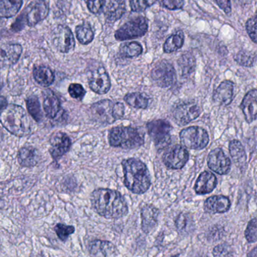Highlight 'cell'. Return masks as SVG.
Masks as SVG:
<instances>
[{
    "instance_id": "1",
    "label": "cell",
    "mask_w": 257,
    "mask_h": 257,
    "mask_svg": "<svg viewBox=\"0 0 257 257\" xmlns=\"http://www.w3.org/2000/svg\"><path fill=\"white\" fill-rule=\"evenodd\" d=\"M94 210L107 219H119L127 215L128 207L119 192L110 189L95 190L91 196Z\"/></svg>"
},
{
    "instance_id": "2",
    "label": "cell",
    "mask_w": 257,
    "mask_h": 257,
    "mask_svg": "<svg viewBox=\"0 0 257 257\" xmlns=\"http://www.w3.org/2000/svg\"><path fill=\"white\" fill-rule=\"evenodd\" d=\"M124 172V184L135 194L146 193L151 186L150 174L147 166L135 158L124 160L122 163Z\"/></svg>"
},
{
    "instance_id": "3",
    "label": "cell",
    "mask_w": 257,
    "mask_h": 257,
    "mask_svg": "<svg viewBox=\"0 0 257 257\" xmlns=\"http://www.w3.org/2000/svg\"><path fill=\"white\" fill-rule=\"evenodd\" d=\"M0 121L6 130L15 136L23 137L31 133L30 118L19 105H7L0 114Z\"/></svg>"
},
{
    "instance_id": "4",
    "label": "cell",
    "mask_w": 257,
    "mask_h": 257,
    "mask_svg": "<svg viewBox=\"0 0 257 257\" xmlns=\"http://www.w3.org/2000/svg\"><path fill=\"white\" fill-rule=\"evenodd\" d=\"M109 142L112 147L131 150L140 148L144 144V135L131 126H116L109 133Z\"/></svg>"
},
{
    "instance_id": "5",
    "label": "cell",
    "mask_w": 257,
    "mask_h": 257,
    "mask_svg": "<svg viewBox=\"0 0 257 257\" xmlns=\"http://www.w3.org/2000/svg\"><path fill=\"white\" fill-rule=\"evenodd\" d=\"M90 112L95 121L111 124L124 117L125 107L121 102L104 99L94 103L91 106Z\"/></svg>"
},
{
    "instance_id": "6",
    "label": "cell",
    "mask_w": 257,
    "mask_h": 257,
    "mask_svg": "<svg viewBox=\"0 0 257 257\" xmlns=\"http://www.w3.org/2000/svg\"><path fill=\"white\" fill-rule=\"evenodd\" d=\"M49 14V5L45 0H35L27 6L15 22V25L26 24L28 27H34L45 20Z\"/></svg>"
},
{
    "instance_id": "7",
    "label": "cell",
    "mask_w": 257,
    "mask_h": 257,
    "mask_svg": "<svg viewBox=\"0 0 257 257\" xmlns=\"http://www.w3.org/2000/svg\"><path fill=\"white\" fill-rule=\"evenodd\" d=\"M180 138L182 145L185 148L192 150L204 149L210 142L208 132L199 126L184 128L180 133Z\"/></svg>"
},
{
    "instance_id": "8",
    "label": "cell",
    "mask_w": 257,
    "mask_h": 257,
    "mask_svg": "<svg viewBox=\"0 0 257 257\" xmlns=\"http://www.w3.org/2000/svg\"><path fill=\"white\" fill-rule=\"evenodd\" d=\"M148 28V20L144 17H137L122 26L115 33V37L118 41H126L141 37L146 34Z\"/></svg>"
},
{
    "instance_id": "9",
    "label": "cell",
    "mask_w": 257,
    "mask_h": 257,
    "mask_svg": "<svg viewBox=\"0 0 257 257\" xmlns=\"http://www.w3.org/2000/svg\"><path fill=\"white\" fill-rule=\"evenodd\" d=\"M146 128L155 146L163 148L170 143V133L173 128L167 120H152L146 124Z\"/></svg>"
},
{
    "instance_id": "10",
    "label": "cell",
    "mask_w": 257,
    "mask_h": 257,
    "mask_svg": "<svg viewBox=\"0 0 257 257\" xmlns=\"http://www.w3.org/2000/svg\"><path fill=\"white\" fill-rule=\"evenodd\" d=\"M151 77L158 87L162 88L172 87L176 79V71L172 63L161 60L154 66Z\"/></svg>"
},
{
    "instance_id": "11",
    "label": "cell",
    "mask_w": 257,
    "mask_h": 257,
    "mask_svg": "<svg viewBox=\"0 0 257 257\" xmlns=\"http://www.w3.org/2000/svg\"><path fill=\"white\" fill-rule=\"evenodd\" d=\"M202 111L200 105L196 102H184L175 106L172 114L176 123L180 126H184L198 118Z\"/></svg>"
},
{
    "instance_id": "12",
    "label": "cell",
    "mask_w": 257,
    "mask_h": 257,
    "mask_svg": "<svg viewBox=\"0 0 257 257\" xmlns=\"http://www.w3.org/2000/svg\"><path fill=\"white\" fill-rule=\"evenodd\" d=\"M53 45L57 51L62 53H68L75 48V39L73 34L69 27L64 25H58L51 35Z\"/></svg>"
},
{
    "instance_id": "13",
    "label": "cell",
    "mask_w": 257,
    "mask_h": 257,
    "mask_svg": "<svg viewBox=\"0 0 257 257\" xmlns=\"http://www.w3.org/2000/svg\"><path fill=\"white\" fill-rule=\"evenodd\" d=\"M190 158V154L184 147L175 145L168 148L163 156V163L168 169L178 170L185 166Z\"/></svg>"
},
{
    "instance_id": "14",
    "label": "cell",
    "mask_w": 257,
    "mask_h": 257,
    "mask_svg": "<svg viewBox=\"0 0 257 257\" xmlns=\"http://www.w3.org/2000/svg\"><path fill=\"white\" fill-rule=\"evenodd\" d=\"M89 87L98 94H105L111 87L110 76L103 66H97L89 75Z\"/></svg>"
},
{
    "instance_id": "15",
    "label": "cell",
    "mask_w": 257,
    "mask_h": 257,
    "mask_svg": "<svg viewBox=\"0 0 257 257\" xmlns=\"http://www.w3.org/2000/svg\"><path fill=\"white\" fill-rule=\"evenodd\" d=\"M208 166L211 170L220 175H227L231 169L232 163L221 148H215L209 153Z\"/></svg>"
},
{
    "instance_id": "16",
    "label": "cell",
    "mask_w": 257,
    "mask_h": 257,
    "mask_svg": "<svg viewBox=\"0 0 257 257\" xmlns=\"http://www.w3.org/2000/svg\"><path fill=\"white\" fill-rule=\"evenodd\" d=\"M19 44L7 43L0 45V69L10 67L19 60L22 54Z\"/></svg>"
},
{
    "instance_id": "17",
    "label": "cell",
    "mask_w": 257,
    "mask_h": 257,
    "mask_svg": "<svg viewBox=\"0 0 257 257\" xmlns=\"http://www.w3.org/2000/svg\"><path fill=\"white\" fill-rule=\"evenodd\" d=\"M50 145L51 148L49 151L51 157L54 160H58L69 151L71 147V140L67 135L58 132L51 136Z\"/></svg>"
},
{
    "instance_id": "18",
    "label": "cell",
    "mask_w": 257,
    "mask_h": 257,
    "mask_svg": "<svg viewBox=\"0 0 257 257\" xmlns=\"http://www.w3.org/2000/svg\"><path fill=\"white\" fill-rule=\"evenodd\" d=\"M234 83L226 80L214 90L213 100L217 105L227 106L233 100Z\"/></svg>"
},
{
    "instance_id": "19",
    "label": "cell",
    "mask_w": 257,
    "mask_h": 257,
    "mask_svg": "<svg viewBox=\"0 0 257 257\" xmlns=\"http://www.w3.org/2000/svg\"><path fill=\"white\" fill-rule=\"evenodd\" d=\"M257 91L256 89L250 90L244 96L240 108L244 115L246 121L248 123H253L256 119Z\"/></svg>"
},
{
    "instance_id": "20",
    "label": "cell",
    "mask_w": 257,
    "mask_h": 257,
    "mask_svg": "<svg viewBox=\"0 0 257 257\" xmlns=\"http://www.w3.org/2000/svg\"><path fill=\"white\" fill-rule=\"evenodd\" d=\"M231 207L229 198L224 196H213L205 202L204 208L209 214H223L227 212Z\"/></svg>"
},
{
    "instance_id": "21",
    "label": "cell",
    "mask_w": 257,
    "mask_h": 257,
    "mask_svg": "<svg viewBox=\"0 0 257 257\" xmlns=\"http://www.w3.org/2000/svg\"><path fill=\"white\" fill-rule=\"evenodd\" d=\"M217 185V178L212 172H205L200 174L196 184L195 191L198 195H205L211 193Z\"/></svg>"
},
{
    "instance_id": "22",
    "label": "cell",
    "mask_w": 257,
    "mask_h": 257,
    "mask_svg": "<svg viewBox=\"0 0 257 257\" xmlns=\"http://www.w3.org/2000/svg\"><path fill=\"white\" fill-rule=\"evenodd\" d=\"M159 211L152 205H146L142 208V229L145 233L148 234L153 230L158 223Z\"/></svg>"
},
{
    "instance_id": "23",
    "label": "cell",
    "mask_w": 257,
    "mask_h": 257,
    "mask_svg": "<svg viewBox=\"0 0 257 257\" xmlns=\"http://www.w3.org/2000/svg\"><path fill=\"white\" fill-rule=\"evenodd\" d=\"M89 251L95 257H112L117 253V249L110 241L95 240L91 243Z\"/></svg>"
},
{
    "instance_id": "24",
    "label": "cell",
    "mask_w": 257,
    "mask_h": 257,
    "mask_svg": "<svg viewBox=\"0 0 257 257\" xmlns=\"http://www.w3.org/2000/svg\"><path fill=\"white\" fill-rule=\"evenodd\" d=\"M43 108L47 117L54 118L60 111V104L55 93L51 90L43 93Z\"/></svg>"
},
{
    "instance_id": "25",
    "label": "cell",
    "mask_w": 257,
    "mask_h": 257,
    "mask_svg": "<svg viewBox=\"0 0 257 257\" xmlns=\"http://www.w3.org/2000/svg\"><path fill=\"white\" fill-rule=\"evenodd\" d=\"M125 10V0H110L106 9V21L108 24H113L123 16Z\"/></svg>"
},
{
    "instance_id": "26",
    "label": "cell",
    "mask_w": 257,
    "mask_h": 257,
    "mask_svg": "<svg viewBox=\"0 0 257 257\" xmlns=\"http://www.w3.org/2000/svg\"><path fill=\"white\" fill-rule=\"evenodd\" d=\"M229 153L237 167L244 169L247 165V156L242 144L238 140L231 141L229 143Z\"/></svg>"
},
{
    "instance_id": "27",
    "label": "cell",
    "mask_w": 257,
    "mask_h": 257,
    "mask_svg": "<svg viewBox=\"0 0 257 257\" xmlns=\"http://www.w3.org/2000/svg\"><path fill=\"white\" fill-rule=\"evenodd\" d=\"M39 160L37 150L33 147H23L18 152V162L22 166H35L37 164Z\"/></svg>"
},
{
    "instance_id": "28",
    "label": "cell",
    "mask_w": 257,
    "mask_h": 257,
    "mask_svg": "<svg viewBox=\"0 0 257 257\" xmlns=\"http://www.w3.org/2000/svg\"><path fill=\"white\" fill-rule=\"evenodd\" d=\"M24 0H0V18H10L16 15Z\"/></svg>"
},
{
    "instance_id": "29",
    "label": "cell",
    "mask_w": 257,
    "mask_h": 257,
    "mask_svg": "<svg viewBox=\"0 0 257 257\" xmlns=\"http://www.w3.org/2000/svg\"><path fill=\"white\" fill-rule=\"evenodd\" d=\"M33 78L38 84L43 87H48L54 81V75L50 68L39 66L33 69Z\"/></svg>"
},
{
    "instance_id": "30",
    "label": "cell",
    "mask_w": 257,
    "mask_h": 257,
    "mask_svg": "<svg viewBox=\"0 0 257 257\" xmlns=\"http://www.w3.org/2000/svg\"><path fill=\"white\" fill-rule=\"evenodd\" d=\"M124 100L128 105L137 109H146L149 105V98L140 93H128Z\"/></svg>"
},
{
    "instance_id": "31",
    "label": "cell",
    "mask_w": 257,
    "mask_h": 257,
    "mask_svg": "<svg viewBox=\"0 0 257 257\" xmlns=\"http://www.w3.org/2000/svg\"><path fill=\"white\" fill-rule=\"evenodd\" d=\"M184 43V33L181 30H178L172 34L163 45V50L167 54L175 52L182 48Z\"/></svg>"
},
{
    "instance_id": "32",
    "label": "cell",
    "mask_w": 257,
    "mask_h": 257,
    "mask_svg": "<svg viewBox=\"0 0 257 257\" xmlns=\"http://www.w3.org/2000/svg\"><path fill=\"white\" fill-rule=\"evenodd\" d=\"M143 53V47L138 42H126L122 44L119 48V54L125 58H134Z\"/></svg>"
},
{
    "instance_id": "33",
    "label": "cell",
    "mask_w": 257,
    "mask_h": 257,
    "mask_svg": "<svg viewBox=\"0 0 257 257\" xmlns=\"http://www.w3.org/2000/svg\"><path fill=\"white\" fill-rule=\"evenodd\" d=\"M77 39L82 45H89L93 41L95 33L89 24H82L75 28Z\"/></svg>"
},
{
    "instance_id": "34",
    "label": "cell",
    "mask_w": 257,
    "mask_h": 257,
    "mask_svg": "<svg viewBox=\"0 0 257 257\" xmlns=\"http://www.w3.org/2000/svg\"><path fill=\"white\" fill-rule=\"evenodd\" d=\"M178 231L182 233H189L194 229L193 217L188 213H181L175 221Z\"/></svg>"
},
{
    "instance_id": "35",
    "label": "cell",
    "mask_w": 257,
    "mask_h": 257,
    "mask_svg": "<svg viewBox=\"0 0 257 257\" xmlns=\"http://www.w3.org/2000/svg\"><path fill=\"white\" fill-rule=\"evenodd\" d=\"M178 64L182 70L183 75L186 76L190 75L194 71L196 67V59L193 54L186 53L178 60Z\"/></svg>"
},
{
    "instance_id": "36",
    "label": "cell",
    "mask_w": 257,
    "mask_h": 257,
    "mask_svg": "<svg viewBox=\"0 0 257 257\" xmlns=\"http://www.w3.org/2000/svg\"><path fill=\"white\" fill-rule=\"evenodd\" d=\"M27 108L30 115L36 121L40 122L42 120V111L41 109L40 103L36 96H31L26 101Z\"/></svg>"
},
{
    "instance_id": "37",
    "label": "cell",
    "mask_w": 257,
    "mask_h": 257,
    "mask_svg": "<svg viewBox=\"0 0 257 257\" xmlns=\"http://www.w3.org/2000/svg\"><path fill=\"white\" fill-rule=\"evenodd\" d=\"M235 61L242 66L251 67L254 64L256 56L247 51H241L235 57Z\"/></svg>"
},
{
    "instance_id": "38",
    "label": "cell",
    "mask_w": 257,
    "mask_h": 257,
    "mask_svg": "<svg viewBox=\"0 0 257 257\" xmlns=\"http://www.w3.org/2000/svg\"><path fill=\"white\" fill-rule=\"evenodd\" d=\"M158 0H129L131 10L134 12H143L153 6Z\"/></svg>"
},
{
    "instance_id": "39",
    "label": "cell",
    "mask_w": 257,
    "mask_h": 257,
    "mask_svg": "<svg viewBox=\"0 0 257 257\" xmlns=\"http://www.w3.org/2000/svg\"><path fill=\"white\" fill-rule=\"evenodd\" d=\"M54 230H55L59 238L61 241H65L67 240L71 234L75 232V228L72 226H66V225L62 224V223H58V224L56 225Z\"/></svg>"
},
{
    "instance_id": "40",
    "label": "cell",
    "mask_w": 257,
    "mask_h": 257,
    "mask_svg": "<svg viewBox=\"0 0 257 257\" xmlns=\"http://www.w3.org/2000/svg\"><path fill=\"white\" fill-rule=\"evenodd\" d=\"M68 90L71 97L77 100H82L83 98L85 96V90L79 84H71Z\"/></svg>"
},
{
    "instance_id": "41",
    "label": "cell",
    "mask_w": 257,
    "mask_h": 257,
    "mask_svg": "<svg viewBox=\"0 0 257 257\" xmlns=\"http://www.w3.org/2000/svg\"><path fill=\"white\" fill-rule=\"evenodd\" d=\"M256 219L253 218L247 225V229L245 231L246 239L250 243L256 242Z\"/></svg>"
},
{
    "instance_id": "42",
    "label": "cell",
    "mask_w": 257,
    "mask_h": 257,
    "mask_svg": "<svg viewBox=\"0 0 257 257\" xmlns=\"http://www.w3.org/2000/svg\"><path fill=\"white\" fill-rule=\"evenodd\" d=\"M88 9L93 14H99L104 9L106 0H84Z\"/></svg>"
},
{
    "instance_id": "43",
    "label": "cell",
    "mask_w": 257,
    "mask_h": 257,
    "mask_svg": "<svg viewBox=\"0 0 257 257\" xmlns=\"http://www.w3.org/2000/svg\"><path fill=\"white\" fill-rule=\"evenodd\" d=\"M246 29H247V33L250 36L251 40L254 43L257 42V33H256V15L253 18H250L247 21L246 24Z\"/></svg>"
},
{
    "instance_id": "44",
    "label": "cell",
    "mask_w": 257,
    "mask_h": 257,
    "mask_svg": "<svg viewBox=\"0 0 257 257\" xmlns=\"http://www.w3.org/2000/svg\"><path fill=\"white\" fill-rule=\"evenodd\" d=\"M162 7L169 10H178L184 6V0H158Z\"/></svg>"
},
{
    "instance_id": "45",
    "label": "cell",
    "mask_w": 257,
    "mask_h": 257,
    "mask_svg": "<svg viewBox=\"0 0 257 257\" xmlns=\"http://www.w3.org/2000/svg\"><path fill=\"white\" fill-rule=\"evenodd\" d=\"M231 253L232 252H231L230 247L226 244H222L217 246L214 249L213 254L214 257H229Z\"/></svg>"
},
{
    "instance_id": "46",
    "label": "cell",
    "mask_w": 257,
    "mask_h": 257,
    "mask_svg": "<svg viewBox=\"0 0 257 257\" xmlns=\"http://www.w3.org/2000/svg\"><path fill=\"white\" fill-rule=\"evenodd\" d=\"M217 6L226 14H229L232 11V4L231 0H214Z\"/></svg>"
},
{
    "instance_id": "47",
    "label": "cell",
    "mask_w": 257,
    "mask_h": 257,
    "mask_svg": "<svg viewBox=\"0 0 257 257\" xmlns=\"http://www.w3.org/2000/svg\"><path fill=\"white\" fill-rule=\"evenodd\" d=\"M7 106V102L4 97H0V112L1 110L4 109Z\"/></svg>"
},
{
    "instance_id": "48",
    "label": "cell",
    "mask_w": 257,
    "mask_h": 257,
    "mask_svg": "<svg viewBox=\"0 0 257 257\" xmlns=\"http://www.w3.org/2000/svg\"><path fill=\"white\" fill-rule=\"evenodd\" d=\"M247 257H257L256 247H254L251 251L249 253Z\"/></svg>"
},
{
    "instance_id": "49",
    "label": "cell",
    "mask_w": 257,
    "mask_h": 257,
    "mask_svg": "<svg viewBox=\"0 0 257 257\" xmlns=\"http://www.w3.org/2000/svg\"><path fill=\"white\" fill-rule=\"evenodd\" d=\"M3 133L0 130V142L3 141Z\"/></svg>"
},
{
    "instance_id": "50",
    "label": "cell",
    "mask_w": 257,
    "mask_h": 257,
    "mask_svg": "<svg viewBox=\"0 0 257 257\" xmlns=\"http://www.w3.org/2000/svg\"><path fill=\"white\" fill-rule=\"evenodd\" d=\"M2 87H3V81H2V79L0 78V90H1Z\"/></svg>"
},
{
    "instance_id": "51",
    "label": "cell",
    "mask_w": 257,
    "mask_h": 257,
    "mask_svg": "<svg viewBox=\"0 0 257 257\" xmlns=\"http://www.w3.org/2000/svg\"><path fill=\"white\" fill-rule=\"evenodd\" d=\"M172 257H179V255H175V256H172Z\"/></svg>"
},
{
    "instance_id": "52",
    "label": "cell",
    "mask_w": 257,
    "mask_h": 257,
    "mask_svg": "<svg viewBox=\"0 0 257 257\" xmlns=\"http://www.w3.org/2000/svg\"><path fill=\"white\" fill-rule=\"evenodd\" d=\"M202 257H207V256H202Z\"/></svg>"
}]
</instances>
